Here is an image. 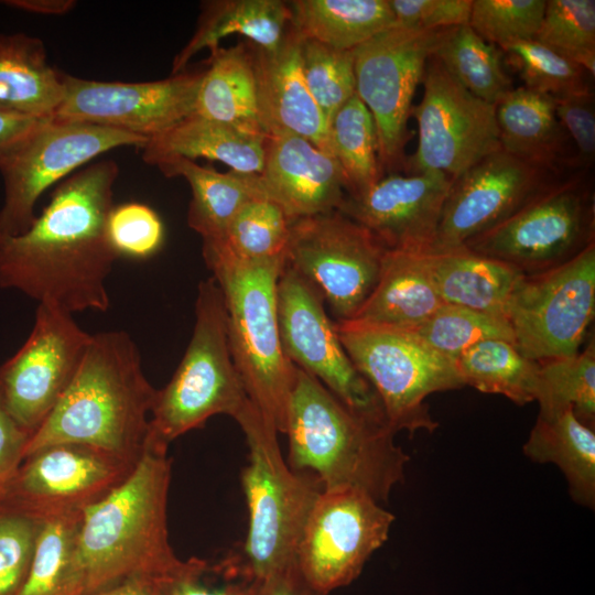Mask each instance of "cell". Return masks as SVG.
I'll use <instances>...</instances> for the list:
<instances>
[{"label":"cell","instance_id":"6da1fadb","mask_svg":"<svg viewBox=\"0 0 595 595\" xmlns=\"http://www.w3.org/2000/svg\"><path fill=\"white\" fill-rule=\"evenodd\" d=\"M119 167L89 164L55 187L50 203L19 235H0V288L71 314L107 312V279L119 257L107 237Z\"/></svg>","mask_w":595,"mask_h":595},{"label":"cell","instance_id":"7a4b0ae2","mask_svg":"<svg viewBox=\"0 0 595 595\" xmlns=\"http://www.w3.org/2000/svg\"><path fill=\"white\" fill-rule=\"evenodd\" d=\"M156 391L128 333L93 334L75 377L29 437L23 458L48 445L74 443L139 461Z\"/></svg>","mask_w":595,"mask_h":595},{"label":"cell","instance_id":"3957f363","mask_svg":"<svg viewBox=\"0 0 595 595\" xmlns=\"http://www.w3.org/2000/svg\"><path fill=\"white\" fill-rule=\"evenodd\" d=\"M284 434L289 466L313 475L323 489L351 488L386 502L404 478L409 455L394 432L344 404L294 365Z\"/></svg>","mask_w":595,"mask_h":595},{"label":"cell","instance_id":"277c9868","mask_svg":"<svg viewBox=\"0 0 595 595\" xmlns=\"http://www.w3.org/2000/svg\"><path fill=\"white\" fill-rule=\"evenodd\" d=\"M172 461L147 446L128 479L83 512L75 558L85 595L130 580H154L180 559L169 541Z\"/></svg>","mask_w":595,"mask_h":595},{"label":"cell","instance_id":"5b68a950","mask_svg":"<svg viewBox=\"0 0 595 595\" xmlns=\"http://www.w3.org/2000/svg\"><path fill=\"white\" fill-rule=\"evenodd\" d=\"M203 258L223 295L230 354L246 393L284 434L294 365L280 342L277 285L286 260L244 259L221 240H203Z\"/></svg>","mask_w":595,"mask_h":595},{"label":"cell","instance_id":"8992f818","mask_svg":"<svg viewBox=\"0 0 595 595\" xmlns=\"http://www.w3.org/2000/svg\"><path fill=\"white\" fill-rule=\"evenodd\" d=\"M234 419L249 448L241 474L248 530L234 553L245 574L259 584L295 565L303 528L323 487L313 475L289 466L277 430L250 400Z\"/></svg>","mask_w":595,"mask_h":595},{"label":"cell","instance_id":"52a82bcc","mask_svg":"<svg viewBox=\"0 0 595 595\" xmlns=\"http://www.w3.org/2000/svg\"><path fill=\"white\" fill-rule=\"evenodd\" d=\"M249 401L235 367L220 289L213 277L201 281L195 325L170 381L158 389L147 446L167 452L178 436L202 428L217 414L235 418Z\"/></svg>","mask_w":595,"mask_h":595},{"label":"cell","instance_id":"ba28073f","mask_svg":"<svg viewBox=\"0 0 595 595\" xmlns=\"http://www.w3.org/2000/svg\"><path fill=\"white\" fill-rule=\"evenodd\" d=\"M345 351L375 390L386 422L394 432L432 433L439 423L428 396L464 387L456 361L408 329L356 320L335 322Z\"/></svg>","mask_w":595,"mask_h":595},{"label":"cell","instance_id":"9c48e42d","mask_svg":"<svg viewBox=\"0 0 595 595\" xmlns=\"http://www.w3.org/2000/svg\"><path fill=\"white\" fill-rule=\"evenodd\" d=\"M584 172L561 178L463 246L508 263L526 275L572 259L594 242V197Z\"/></svg>","mask_w":595,"mask_h":595},{"label":"cell","instance_id":"30bf717a","mask_svg":"<svg viewBox=\"0 0 595 595\" xmlns=\"http://www.w3.org/2000/svg\"><path fill=\"white\" fill-rule=\"evenodd\" d=\"M147 139L126 131L61 118L42 119L0 160L3 204L0 235H19L35 219V204L53 184L98 155Z\"/></svg>","mask_w":595,"mask_h":595},{"label":"cell","instance_id":"8fae6325","mask_svg":"<svg viewBox=\"0 0 595 595\" xmlns=\"http://www.w3.org/2000/svg\"><path fill=\"white\" fill-rule=\"evenodd\" d=\"M595 313V244L566 262L524 275L505 311L515 346L544 361L580 351Z\"/></svg>","mask_w":595,"mask_h":595},{"label":"cell","instance_id":"7c38bea8","mask_svg":"<svg viewBox=\"0 0 595 595\" xmlns=\"http://www.w3.org/2000/svg\"><path fill=\"white\" fill-rule=\"evenodd\" d=\"M386 251L366 228L334 210L291 221L285 260L338 322L353 320L370 296Z\"/></svg>","mask_w":595,"mask_h":595},{"label":"cell","instance_id":"4fadbf2b","mask_svg":"<svg viewBox=\"0 0 595 595\" xmlns=\"http://www.w3.org/2000/svg\"><path fill=\"white\" fill-rule=\"evenodd\" d=\"M139 461L83 444L42 447L23 458L0 509L42 523L83 513L123 484Z\"/></svg>","mask_w":595,"mask_h":595},{"label":"cell","instance_id":"5bb4252c","mask_svg":"<svg viewBox=\"0 0 595 595\" xmlns=\"http://www.w3.org/2000/svg\"><path fill=\"white\" fill-rule=\"evenodd\" d=\"M441 31L393 25L353 50L356 94L374 118L382 172L405 166L412 99Z\"/></svg>","mask_w":595,"mask_h":595},{"label":"cell","instance_id":"9a60e30c","mask_svg":"<svg viewBox=\"0 0 595 595\" xmlns=\"http://www.w3.org/2000/svg\"><path fill=\"white\" fill-rule=\"evenodd\" d=\"M394 516L367 494L322 489L303 528L295 566L316 594L350 584L388 540Z\"/></svg>","mask_w":595,"mask_h":595},{"label":"cell","instance_id":"2e32d148","mask_svg":"<svg viewBox=\"0 0 595 595\" xmlns=\"http://www.w3.org/2000/svg\"><path fill=\"white\" fill-rule=\"evenodd\" d=\"M277 317L288 360L355 412L387 424L378 396L345 351L321 293L286 264L277 285Z\"/></svg>","mask_w":595,"mask_h":595},{"label":"cell","instance_id":"e0dca14e","mask_svg":"<svg viewBox=\"0 0 595 595\" xmlns=\"http://www.w3.org/2000/svg\"><path fill=\"white\" fill-rule=\"evenodd\" d=\"M421 101L412 106L419 142L405 165L414 174L437 172L456 178L500 150L496 105L466 90L431 56Z\"/></svg>","mask_w":595,"mask_h":595},{"label":"cell","instance_id":"ac0fdd59","mask_svg":"<svg viewBox=\"0 0 595 595\" xmlns=\"http://www.w3.org/2000/svg\"><path fill=\"white\" fill-rule=\"evenodd\" d=\"M91 336L78 326L73 314L39 303L29 337L0 365L1 402L30 436L71 385Z\"/></svg>","mask_w":595,"mask_h":595},{"label":"cell","instance_id":"d6986e66","mask_svg":"<svg viewBox=\"0 0 595 595\" xmlns=\"http://www.w3.org/2000/svg\"><path fill=\"white\" fill-rule=\"evenodd\" d=\"M562 174L501 149L487 155L452 181L429 251L463 246L511 216Z\"/></svg>","mask_w":595,"mask_h":595},{"label":"cell","instance_id":"ffe728a7","mask_svg":"<svg viewBox=\"0 0 595 595\" xmlns=\"http://www.w3.org/2000/svg\"><path fill=\"white\" fill-rule=\"evenodd\" d=\"M203 74L182 72L141 83L89 80L63 74L64 97L54 117L149 140L194 113Z\"/></svg>","mask_w":595,"mask_h":595},{"label":"cell","instance_id":"44dd1931","mask_svg":"<svg viewBox=\"0 0 595 595\" xmlns=\"http://www.w3.org/2000/svg\"><path fill=\"white\" fill-rule=\"evenodd\" d=\"M452 178L443 173L382 176L337 212L366 228L386 249L429 251Z\"/></svg>","mask_w":595,"mask_h":595},{"label":"cell","instance_id":"7402d4cb","mask_svg":"<svg viewBox=\"0 0 595 595\" xmlns=\"http://www.w3.org/2000/svg\"><path fill=\"white\" fill-rule=\"evenodd\" d=\"M302 41L303 36L291 25L275 50L250 47L260 122L267 137L299 136L334 156L328 123L303 76Z\"/></svg>","mask_w":595,"mask_h":595},{"label":"cell","instance_id":"603a6c76","mask_svg":"<svg viewBox=\"0 0 595 595\" xmlns=\"http://www.w3.org/2000/svg\"><path fill=\"white\" fill-rule=\"evenodd\" d=\"M260 177L266 197L291 220L338 210L347 196L336 158L294 134L267 138Z\"/></svg>","mask_w":595,"mask_h":595},{"label":"cell","instance_id":"cb8c5ba5","mask_svg":"<svg viewBox=\"0 0 595 595\" xmlns=\"http://www.w3.org/2000/svg\"><path fill=\"white\" fill-rule=\"evenodd\" d=\"M496 121L501 150L556 171H575V152L552 96L524 86L513 88L496 104Z\"/></svg>","mask_w":595,"mask_h":595},{"label":"cell","instance_id":"d4e9b609","mask_svg":"<svg viewBox=\"0 0 595 595\" xmlns=\"http://www.w3.org/2000/svg\"><path fill=\"white\" fill-rule=\"evenodd\" d=\"M420 255L444 304L504 316L512 291L526 275L464 246Z\"/></svg>","mask_w":595,"mask_h":595},{"label":"cell","instance_id":"484cf974","mask_svg":"<svg viewBox=\"0 0 595 595\" xmlns=\"http://www.w3.org/2000/svg\"><path fill=\"white\" fill-rule=\"evenodd\" d=\"M169 177H184L192 191L188 226L203 240L223 239L237 213L250 201L267 198L260 174L220 173L183 156H165L152 163Z\"/></svg>","mask_w":595,"mask_h":595},{"label":"cell","instance_id":"4316f807","mask_svg":"<svg viewBox=\"0 0 595 595\" xmlns=\"http://www.w3.org/2000/svg\"><path fill=\"white\" fill-rule=\"evenodd\" d=\"M63 74L50 65L41 39L0 34V111L53 118L64 97Z\"/></svg>","mask_w":595,"mask_h":595},{"label":"cell","instance_id":"83f0119b","mask_svg":"<svg viewBox=\"0 0 595 595\" xmlns=\"http://www.w3.org/2000/svg\"><path fill=\"white\" fill-rule=\"evenodd\" d=\"M443 304L420 252L387 249L378 283L353 320L412 329Z\"/></svg>","mask_w":595,"mask_h":595},{"label":"cell","instance_id":"f1b7e54d","mask_svg":"<svg viewBox=\"0 0 595 595\" xmlns=\"http://www.w3.org/2000/svg\"><path fill=\"white\" fill-rule=\"evenodd\" d=\"M267 138L192 113L150 138L140 150L149 164L172 155L190 160L204 158L227 164L236 172L260 174Z\"/></svg>","mask_w":595,"mask_h":595},{"label":"cell","instance_id":"f546056e","mask_svg":"<svg viewBox=\"0 0 595 595\" xmlns=\"http://www.w3.org/2000/svg\"><path fill=\"white\" fill-rule=\"evenodd\" d=\"M523 453L533 462L555 464L573 501L594 509L595 433L572 408L540 409Z\"/></svg>","mask_w":595,"mask_h":595},{"label":"cell","instance_id":"4dcf8cb0","mask_svg":"<svg viewBox=\"0 0 595 595\" xmlns=\"http://www.w3.org/2000/svg\"><path fill=\"white\" fill-rule=\"evenodd\" d=\"M290 3L281 0H219L204 4L197 29L175 56L172 74L184 72L199 51L215 50L221 39L240 34L257 47L273 51L283 42L291 26Z\"/></svg>","mask_w":595,"mask_h":595},{"label":"cell","instance_id":"1f68e13d","mask_svg":"<svg viewBox=\"0 0 595 595\" xmlns=\"http://www.w3.org/2000/svg\"><path fill=\"white\" fill-rule=\"evenodd\" d=\"M194 113L267 138L258 108L251 48L246 44L210 51L197 91Z\"/></svg>","mask_w":595,"mask_h":595},{"label":"cell","instance_id":"d6a6232c","mask_svg":"<svg viewBox=\"0 0 595 595\" xmlns=\"http://www.w3.org/2000/svg\"><path fill=\"white\" fill-rule=\"evenodd\" d=\"M291 25L305 39L353 51L394 25L388 0H295Z\"/></svg>","mask_w":595,"mask_h":595},{"label":"cell","instance_id":"836d02e7","mask_svg":"<svg viewBox=\"0 0 595 595\" xmlns=\"http://www.w3.org/2000/svg\"><path fill=\"white\" fill-rule=\"evenodd\" d=\"M432 56L466 90L486 102L496 105L513 89L502 51L469 24L442 30Z\"/></svg>","mask_w":595,"mask_h":595},{"label":"cell","instance_id":"e575fe53","mask_svg":"<svg viewBox=\"0 0 595 595\" xmlns=\"http://www.w3.org/2000/svg\"><path fill=\"white\" fill-rule=\"evenodd\" d=\"M456 366L465 386L505 396L519 405L536 401L539 363L526 358L508 340L477 343L458 356Z\"/></svg>","mask_w":595,"mask_h":595},{"label":"cell","instance_id":"d590c367","mask_svg":"<svg viewBox=\"0 0 595 595\" xmlns=\"http://www.w3.org/2000/svg\"><path fill=\"white\" fill-rule=\"evenodd\" d=\"M333 154L346 181L347 196H358L382 177L374 118L357 94L329 122Z\"/></svg>","mask_w":595,"mask_h":595},{"label":"cell","instance_id":"8d00e7d4","mask_svg":"<svg viewBox=\"0 0 595 595\" xmlns=\"http://www.w3.org/2000/svg\"><path fill=\"white\" fill-rule=\"evenodd\" d=\"M83 513L42 523L28 576L18 595H85L75 558Z\"/></svg>","mask_w":595,"mask_h":595},{"label":"cell","instance_id":"74e56055","mask_svg":"<svg viewBox=\"0 0 595 595\" xmlns=\"http://www.w3.org/2000/svg\"><path fill=\"white\" fill-rule=\"evenodd\" d=\"M536 401L540 409L572 408L589 426L595 416V347L588 342L583 351L539 363Z\"/></svg>","mask_w":595,"mask_h":595},{"label":"cell","instance_id":"f35d334b","mask_svg":"<svg viewBox=\"0 0 595 595\" xmlns=\"http://www.w3.org/2000/svg\"><path fill=\"white\" fill-rule=\"evenodd\" d=\"M408 331L455 361L467 348L486 339L515 344L506 316L452 304H443L426 321Z\"/></svg>","mask_w":595,"mask_h":595},{"label":"cell","instance_id":"ab89813d","mask_svg":"<svg viewBox=\"0 0 595 595\" xmlns=\"http://www.w3.org/2000/svg\"><path fill=\"white\" fill-rule=\"evenodd\" d=\"M291 221L278 204L257 198L237 213L219 240L244 259L285 258Z\"/></svg>","mask_w":595,"mask_h":595},{"label":"cell","instance_id":"60d3db41","mask_svg":"<svg viewBox=\"0 0 595 595\" xmlns=\"http://www.w3.org/2000/svg\"><path fill=\"white\" fill-rule=\"evenodd\" d=\"M595 74V1L547 0L536 39Z\"/></svg>","mask_w":595,"mask_h":595},{"label":"cell","instance_id":"b9f144b4","mask_svg":"<svg viewBox=\"0 0 595 595\" xmlns=\"http://www.w3.org/2000/svg\"><path fill=\"white\" fill-rule=\"evenodd\" d=\"M500 50L526 88L552 97L591 89V76L583 67L534 39L509 43Z\"/></svg>","mask_w":595,"mask_h":595},{"label":"cell","instance_id":"7bdbcfd3","mask_svg":"<svg viewBox=\"0 0 595 595\" xmlns=\"http://www.w3.org/2000/svg\"><path fill=\"white\" fill-rule=\"evenodd\" d=\"M151 583L155 595H253L256 588L234 552L215 563L180 560Z\"/></svg>","mask_w":595,"mask_h":595},{"label":"cell","instance_id":"ee69618b","mask_svg":"<svg viewBox=\"0 0 595 595\" xmlns=\"http://www.w3.org/2000/svg\"><path fill=\"white\" fill-rule=\"evenodd\" d=\"M301 61L306 86L329 127L337 110L356 94L353 51L303 37Z\"/></svg>","mask_w":595,"mask_h":595},{"label":"cell","instance_id":"f6af8a7d","mask_svg":"<svg viewBox=\"0 0 595 595\" xmlns=\"http://www.w3.org/2000/svg\"><path fill=\"white\" fill-rule=\"evenodd\" d=\"M545 0H473L469 26L499 48L533 40L540 29Z\"/></svg>","mask_w":595,"mask_h":595},{"label":"cell","instance_id":"bcb514c9","mask_svg":"<svg viewBox=\"0 0 595 595\" xmlns=\"http://www.w3.org/2000/svg\"><path fill=\"white\" fill-rule=\"evenodd\" d=\"M107 237L119 258L145 260L163 246L164 225L150 206L141 203L113 205L107 217Z\"/></svg>","mask_w":595,"mask_h":595},{"label":"cell","instance_id":"7dc6e473","mask_svg":"<svg viewBox=\"0 0 595 595\" xmlns=\"http://www.w3.org/2000/svg\"><path fill=\"white\" fill-rule=\"evenodd\" d=\"M42 522L0 509V595H18L30 570Z\"/></svg>","mask_w":595,"mask_h":595},{"label":"cell","instance_id":"c3c4849f","mask_svg":"<svg viewBox=\"0 0 595 595\" xmlns=\"http://www.w3.org/2000/svg\"><path fill=\"white\" fill-rule=\"evenodd\" d=\"M553 99L556 117L574 145V169L586 171L595 159L594 94L588 89Z\"/></svg>","mask_w":595,"mask_h":595},{"label":"cell","instance_id":"681fc988","mask_svg":"<svg viewBox=\"0 0 595 595\" xmlns=\"http://www.w3.org/2000/svg\"><path fill=\"white\" fill-rule=\"evenodd\" d=\"M473 0H388L394 25L443 30L468 24Z\"/></svg>","mask_w":595,"mask_h":595},{"label":"cell","instance_id":"f907efd6","mask_svg":"<svg viewBox=\"0 0 595 595\" xmlns=\"http://www.w3.org/2000/svg\"><path fill=\"white\" fill-rule=\"evenodd\" d=\"M29 437L7 412L0 399V497L23 461Z\"/></svg>","mask_w":595,"mask_h":595},{"label":"cell","instance_id":"816d5d0a","mask_svg":"<svg viewBox=\"0 0 595 595\" xmlns=\"http://www.w3.org/2000/svg\"><path fill=\"white\" fill-rule=\"evenodd\" d=\"M253 595H316L303 581L295 565L256 584Z\"/></svg>","mask_w":595,"mask_h":595},{"label":"cell","instance_id":"f5cc1de1","mask_svg":"<svg viewBox=\"0 0 595 595\" xmlns=\"http://www.w3.org/2000/svg\"><path fill=\"white\" fill-rule=\"evenodd\" d=\"M42 119L0 111V160Z\"/></svg>","mask_w":595,"mask_h":595},{"label":"cell","instance_id":"db71d44e","mask_svg":"<svg viewBox=\"0 0 595 595\" xmlns=\"http://www.w3.org/2000/svg\"><path fill=\"white\" fill-rule=\"evenodd\" d=\"M2 3L14 9L47 15L66 14L76 6L74 0H6Z\"/></svg>","mask_w":595,"mask_h":595},{"label":"cell","instance_id":"11a10c76","mask_svg":"<svg viewBox=\"0 0 595 595\" xmlns=\"http://www.w3.org/2000/svg\"><path fill=\"white\" fill-rule=\"evenodd\" d=\"M89 595H155L151 581L130 580L111 588Z\"/></svg>","mask_w":595,"mask_h":595}]
</instances>
